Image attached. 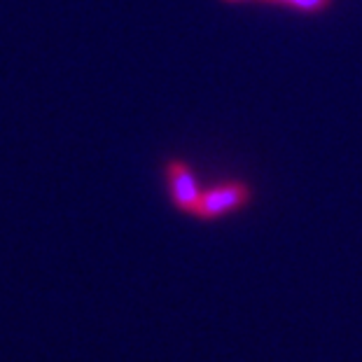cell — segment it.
Returning <instances> with one entry per match:
<instances>
[{"label": "cell", "mask_w": 362, "mask_h": 362, "mask_svg": "<svg viewBox=\"0 0 362 362\" xmlns=\"http://www.w3.org/2000/svg\"><path fill=\"white\" fill-rule=\"evenodd\" d=\"M166 180H168V197L171 204L180 213L194 215L202 197V187L192 166L185 159H168L166 161Z\"/></svg>", "instance_id": "cell-2"}, {"label": "cell", "mask_w": 362, "mask_h": 362, "mask_svg": "<svg viewBox=\"0 0 362 362\" xmlns=\"http://www.w3.org/2000/svg\"><path fill=\"white\" fill-rule=\"evenodd\" d=\"M252 199V189L248 182L243 180H227L218 185V187L202 189L199 197V206L194 211V218L199 220H220L225 215H232L248 206Z\"/></svg>", "instance_id": "cell-1"}, {"label": "cell", "mask_w": 362, "mask_h": 362, "mask_svg": "<svg viewBox=\"0 0 362 362\" xmlns=\"http://www.w3.org/2000/svg\"><path fill=\"white\" fill-rule=\"evenodd\" d=\"M227 3H243V0H227Z\"/></svg>", "instance_id": "cell-4"}, {"label": "cell", "mask_w": 362, "mask_h": 362, "mask_svg": "<svg viewBox=\"0 0 362 362\" xmlns=\"http://www.w3.org/2000/svg\"><path fill=\"white\" fill-rule=\"evenodd\" d=\"M267 3H274V5L290 7V10H297V12L315 14V12L327 10V7L332 5V0H267Z\"/></svg>", "instance_id": "cell-3"}]
</instances>
